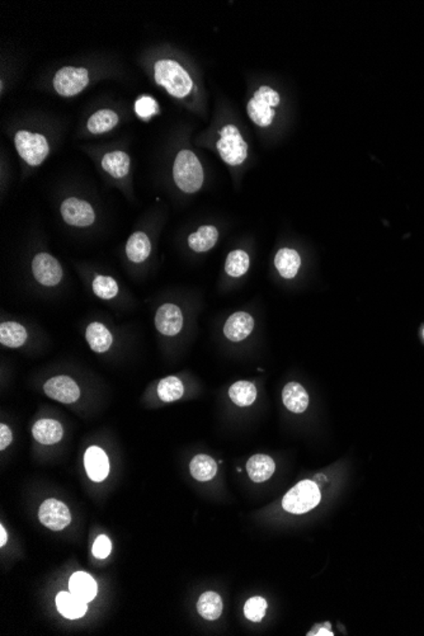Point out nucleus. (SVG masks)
<instances>
[{"label":"nucleus","instance_id":"f257e3e1","mask_svg":"<svg viewBox=\"0 0 424 636\" xmlns=\"http://www.w3.org/2000/svg\"><path fill=\"white\" fill-rule=\"evenodd\" d=\"M155 82L164 86L168 93L175 98H184L193 88L190 74L181 64L174 60L158 61L154 66Z\"/></svg>","mask_w":424,"mask_h":636},{"label":"nucleus","instance_id":"f03ea898","mask_svg":"<svg viewBox=\"0 0 424 636\" xmlns=\"http://www.w3.org/2000/svg\"><path fill=\"white\" fill-rule=\"evenodd\" d=\"M175 184L186 193H195L203 184V169L199 158L190 150L179 151L173 167Z\"/></svg>","mask_w":424,"mask_h":636},{"label":"nucleus","instance_id":"7ed1b4c3","mask_svg":"<svg viewBox=\"0 0 424 636\" xmlns=\"http://www.w3.org/2000/svg\"><path fill=\"white\" fill-rule=\"evenodd\" d=\"M321 493L316 482L303 480L287 491L282 500V506L286 512L303 515L316 507L321 503Z\"/></svg>","mask_w":424,"mask_h":636},{"label":"nucleus","instance_id":"20e7f679","mask_svg":"<svg viewBox=\"0 0 424 636\" xmlns=\"http://www.w3.org/2000/svg\"><path fill=\"white\" fill-rule=\"evenodd\" d=\"M279 102L281 98L275 89L269 86H262L249 101L247 111L255 125L267 127L273 122L276 114L273 107L278 106Z\"/></svg>","mask_w":424,"mask_h":636},{"label":"nucleus","instance_id":"39448f33","mask_svg":"<svg viewBox=\"0 0 424 636\" xmlns=\"http://www.w3.org/2000/svg\"><path fill=\"white\" fill-rule=\"evenodd\" d=\"M216 147L221 159L230 165L244 163L248 155V145L234 125H227L221 130Z\"/></svg>","mask_w":424,"mask_h":636},{"label":"nucleus","instance_id":"423d86ee","mask_svg":"<svg viewBox=\"0 0 424 636\" xmlns=\"http://www.w3.org/2000/svg\"><path fill=\"white\" fill-rule=\"evenodd\" d=\"M14 143L18 154L22 156V159L26 163L32 167H37L42 163L50 151L47 140L40 134L18 131Z\"/></svg>","mask_w":424,"mask_h":636},{"label":"nucleus","instance_id":"0eeeda50","mask_svg":"<svg viewBox=\"0 0 424 636\" xmlns=\"http://www.w3.org/2000/svg\"><path fill=\"white\" fill-rule=\"evenodd\" d=\"M88 82L87 69L66 66L55 74L53 88L62 97H73L79 95L88 86Z\"/></svg>","mask_w":424,"mask_h":636},{"label":"nucleus","instance_id":"6e6552de","mask_svg":"<svg viewBox=\"0 0 424 636\" xmlns=\"http://www.w3.org/2000/svg\"><path fill=\"white\" fill-rule=\"evenodd\" d=\"M38 518L52 531H61L71 522L69 508L58 499L45 500L38 511Z\"/></svg>","mask_w":424,"mask_h":636},{"label":"nucleus","instance_id":"1a4fd4ad","mask_svg":"<svg viewBox=\"0 0 424 636\" xmlns=\"http://www.w3.org/2000/svg\"><path fill=\"white\" fill-rule=\"evenodd\" d=\"M61 215L66 224L86 228L93 224L95 220L93 207L88 202L77 197L65 199L61 205Z\"/></svg>","mask_w":424,"mask_h":636},{"label":"nucleus","instance_id":"9d476101","mask_svg":"<svg viewBox=\"0 0 424 636\" xmlns=\"http://www.w3.org/2000/svg\"><path fill=\"white\" fill-rule=\"evenodd\" d=\"M32 271L37 282L44 286H56L62 278V268L59 262L47 253L36 256L32 262Z\"/></svg>","mask_w":424,"mask_h":636},{"label":"nucleus","instance_id":"9b49d317","mask_svg":"<svg viewBox=\"0 0 424 636\" xmlns=\"http://www.w3.org/2000/svg\"><path fill=\"white\" fill-rule=\"evenodd\" d=\"M45 394L64 404L77 402L80 396V390L77 382L69 376H56L45 384Z\"/></svg>","mask_w":424,"mask_h":636},{"label":"nucleus","instance_id":"f8f14e48","mask_svg":"<svg viewBox=\"0 0 424 636\" xmlns=\"http://www.w3.org/2000/svg\"><path fill=\"white\" fill-rule=\"evenodd\" d=\"M155 327L163 336H177L183 327L182 311L173 304L160 306L156 311Z\"/></svg>","mask_w":424,"mask_h":636},{"label":"nucleus","instance_id":"ddd939ff","mask_svg":"<svg viewBox=\"0 0 424 636\" xmlns=\"http://www.w3.org/2000/svg\"><path fill=\"white\" fill-rule=\"evenodd\" d=\"M84 465L88 476L93 482H103L110 474V460L102 448L92 446L84 455Z\"/></svg>","mask_w":424,"mask_h":636},{"label":"nucleus","instance_id":"4468645a","mask_svg":"<svg viewBox=\"0 0 424 636\" xmlns=\"http://www.w3.org/2000/svg\"><path fill=\"white\" fill-rule=\"evenodd\" d=\"M254 328V319L245 311H238L226 320L224 334L232 342H242Z\"/></svg>","mask_w":424,"mask_h":636},{"label":"nucleus","instance_id":"2eb2a0df","mask_svg":"<svg viewBox=\"0 0 424 636\" xmlns=\"http://www.w3.org/2000/svg\"><path fill=\"white\" fill-rule=\"evenodd\" d=\"M56 606L61 615L69 620L83 617L88 610V602L80 600L71 592H61L58 594Z\"/></svg>","mask_w":424,"mask_h":636},{"label":"nucleus","instance_id":"dca6fc26","mask_svg":"<svg viewBox=\"0 0 424 636\" xmlns=\"http://www.w3.org/2000/svg\"><path fill=\"white\" fill-rule=\"evenodd\" d=\"M282 400L290 412L300 414L309 406V395L299 382H288L284 389Z\"/></svg>","mask_w":424,"mask_h":636},{"label":"nucleus","instance_id":"f3484780","mask_svg":"<svg viewBox=\"0 0 424 636\" xmlns=\"http://www.w3.org/2000/svg\"><path fill=\"white\" fill-rule=\"evenodd\" d=\"M32 433L36 441L42 445H55L62 439L64 430L58 421L53 419H41L36 421Z\"/></svg>","mask_w":424,"mask_h":636},{"label":"nucleus","instance_id":"a211bd4d","mask_svg":"<svg viewBox=\"0 0 424 636\" xmlns=\"http://www.w3.org/2000/svg\"><path fill=\"white\" fill-rule=\"evenodd\" d=\"M275 461L267 455L251 456L247 464V472L251 482H262L269 480L275 473Z\"/></svg>","mask_w":424,"mask_h":636},{"label":"nucleus","instance_id":"6ab92c4d","mask_svg":"<svg viewBox=\"0 0 424 636\" xmlns=\"http://www.w3.org/2000/svg\"><path fill=\"white\" fill-rule=\"evenodd\" d=\"M69 591L83 601H93L97 596V583L88 573H74L69 582Z\"/></svg>","mask_w":424,"mask_h":636},{"label":"nucleus","instance_id":"aec40b11","mask_svg":"<svg viewBox=\"0 0 424 636\" xmlns=\"http://www.w3.org/2000/svg\"><path fill=\"white\" fill-rule=\"evenodd\" d=\"M275 265L279 275L286 280H291L299 272V268L301 266V258L296 250L282 248L278 250L276 254Z\"/></svg>","mask_w":424,"mask_h":636},{"label":"nucleus","instance_id":"412c9836","mask_svg":"<svg viewBox=\"0 0 424 636\" xmlns=\"http://www.w3.org/2000/svg\"><path fill=\"white\" fill-rule=\"evenodd\" d=\"M87 342L97 353L105 352L112 345V334L103 324L95 321L87 328Z\"/></svg>","mask_w":424,"mask_h":636},{"label":"nucleus","instance_id":"4be33fe9","mask_svg":"<svg viewBox=\"0 0 424 636\" xmlns=\"http://www.w3.org/2000/svg\"><path fill=\"white\" fill-rule=\"evenodd\" d=\"M151 244L147 234L142 232H134L126 244V254L134 263H141L150 256Z\"/></svg>","mask_w":424,"mask_h":636},{"label":"nucleus","instance_id":"5701e85b","mask_svg":"<svg viewBox=\"0 0 424 636\" xmlns=\"http://www.w3.org/2000/svg\"><path fill=\"white\" fill-rule=\"evenodd\" d=\"M219 239V232L215 226H201L199 230L190 234L188 244L190 249L202 253L215 247Z\"/></svg>","mask_w":424,"mask_h":636},{"label":"nucleus","instance_id":"b1692460","mask_svg":"<svg viewBox=\"0 0 424 636\" xmlns=\"http://www.w3.org/2000/svg\"><path fill=\"white\" fill-rule=\"evenodd\" d=\"M130 156L123 151H112L103 156L102 167L114 178H123L130 172Z\"/></svg>","mask_w":424,"mask_h":636},{"label":"nucleus","instance_id":"393cba45","mask_svg":"<svg viewBox=\"0 0 424 636\" xmlns=\"http://www.w3.org/2000/svg\"><path fill=\"white\" fill-rule=\"evenodd\" d=\"M27 330L16 321H5L0 326V343L9 348H18L26 343Z\"/></svg>","mask_w":424,"mask_h":636},{"label":"nucleus","instance_id":"a878e982","mask_svg":"<svg viewBox=\"0 0 424 636\" xmlns=\"http://www.w3.org/2000/svg\"><path fill=\"white\" fill-rule=\"evenodd\" d=\"M190 475L199 482H208L215 478L217 465L214 458L208 455H197L193 457L190 465Z\"/></svg>","mask_w":424,"mask_h":636},{"label":"nucleus","instance_id":"bb28decb","mask_svg":"<svg viewBox=\"0 0 424 636\" xmlns=\"http://www.w3.org/2000/svg\"><path fill=\"white\" fill-rule=\"evenodd\" d=\"M197 610L203 619L208 621L217 620L223 613L221 597L215 592H206L199 597Z\"/></svg>","mask_w":424,"mask_h":636},{"label":"nucleus","instance_id":"cd10ccee","mask_svg":"<svg viewBox=\"0 0 424 636\" xmlns=\"http://www.w3.org/2000/svg\"><path fill=\"white\" fill-rule=\"evenodd\" d=\"M117 123H119L117 113L113 112L112 110H101L95 114H92L90 119L88 120V130L92 134L98 135V134H104L112 130Z\"/></svg>","mask_w":424,"mask_h":636},{"label":"nucleus","instance_id":"c85d7f7f","mask_svg":"<svg viewBox=\"0 0 424 636\" xmlns=\"http://www.w3.org/2000/svg\"><path fill=\"white\" fill-rule=\"evenodd\" d=\"M229 396L238 406H249L257 398V389L249 381H238L230 387Z\"/></svg>","mask_w":424,"mask_h":636},{"label":"nucleus","instance_id":"c756f323","mask_svg":"<svg viewBox=\"0 0 424 636\" xmlns=\"http://www.w3.org/2000/svg\"><path fill=\"white\" fill-rule=\"evenodd\" d=\"M183 393L184 387L182 381L175 376L163 378L158 385V395L165 403L179 400L183 396Z\"/></svg>","mask_w":424,"mask_h":636},{"label":"nucleus","instance_id":"7c9ffc66","mask_svg":"<svg viewBox=\"0 0 424 636\" xmlns=\"http://www.w3.org/2000/svg\"><path fill=\"white\" fill-rule=\"evenodd\" d=\"M249 269V256L244 250H233L226 258V273L232 277H242Z\"/></svg>","mask_w":424,"mask_h":636},{"label":"nucleus","instance_id":"2f4dec72","mask_svg":"<svg viewBox=\"0 0 424 636\" xmlns=\"http://www.w3.org/2000/svg\"><path fill=\"white\" fill-rule=\"evenodd\" d=\"M93 291L99 299L110 300L119 293V284L112 277L97 276L93 281Z\"/></svg>","mask_w":424,"mask_h":636},{"label":"nucleus","instance_id":"473e14b6","mask_svg":"<svg viewBox=\"0 0 424 636\" xmlns=\"http://www.w3.org/2000/svg\"><path fill=\"white\" fill-rule=\"evenodd\" d=\"M267 601L263 597H253L244 606V615L253 622H260L266 615Z\"/></svg>","mask_w":424,"mask_h":636},{"label":"nucleus","instance_id":"72a5a7b5","mask_svg":"<svg viewBox=\"0 0 424 636\" xmlns=\"http://www.w3.org/2000/svg\"><path fill=\"white\" fill-rule=\"evenodd\" d=\"M135 112L142 120H147L151 116L159 113L158 102L154 98H151L150 95H142V97H140L139 99L136 101V103H135Z\"/></svg>","mask_w":424,"mask_h":636},{"label":"nucleus","instance_id":"f704fd0d","mask_svg":"<svg viewBox=\"0 0 424 636\" xmlns=\"http://www.w3.org/2000/svg\"><path fill=\"white\" fill-rule=\"evenodd\" d=\"M111 550H112L111 540L105 535L98 536L95 545H93V555H95V558L97 559H105V558H108Z\"/></svg>","mask_w":424,"mask_h":636},{"label":"nucleus","instance_id":"c9c22d12","mask_svg":"<svg viewBox=\"0 0 424 636\" xmlns=\"http://www.w3.org/2000/svg\"><path fill=\"white\" fill-rule=\"evenodd\" d=\"M12 430H9L8 426L1 424L0 426V450H5L9 445L12 443Z\"/></svg>","mask_w":424,"mask_h":636},{"label":"nucleus","instance_id":"e433bc0d","mask_svg":"<svg viewBox=\"0 0 424 636\" xmlns=\"http://www.w3.org/2000/svg\"><path fill=\"white\" fill-rule=\"evenodd\" d=\"M7 540H8V533H7V531H5L4 526L1 524V526H0V546H1V548H3V546H5Z\"/></svg>","mask_w":424,"mask_h":636},{"label":"nucleus","instance_id":"4c0bfd02","mask_svg":"<svg viewBox=\"0 0 424 636\" xmlns=\"http://www.w3.org/2000/svg\"><path fill=\"white\" fill-rule=\"evenodd\" d=\"M314 635H328L333 636L334 634L330 631V630H327V628H321L318 633H315Z\"/></svg>","mask_w":424,"mask_h":636},{"label":"nucleus","instance_id":"58836bf2","mask_svg":"<svg viewBox=\"0 0 424 636\" xmlns=\"http://www.w3.org/2000/svg\"><path fill=\"white\" fill-rule=\"evenodd\" d=\"M423 334H424V332H423Z\"/></svg>","mask_w":424,"mask_h":636}]
</instances>
